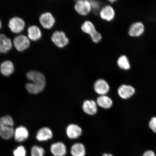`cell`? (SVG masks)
Wrapping results in <instances>:
<instances>
[{
  "mask_svg": "<svg viewBox=\"0 0 156 156\" xmlns=\"http://www.w3.org/2000/svg\"><path fill=\"white\" fill-rule=\"evenodd\" d=\"M27 77L32 82L26 84V89L29 93L37 94L44 90L46 85V80L43 74L37 71H31L27 73Z\"/></svg>",
  "mask_w": 156,
  "mask_h": 156,
  "instance_id": "1",
  "label": "cell"
},
{
  "mask_svg": "<svg viewBox=\"0 0 156 156\" xmlns=\"http://www.w3.org/2000/svg\"><path fill=\"white\" fill-rule=\"evenodd\" d=\"M13 125L14 123L11 116L7 115L0 118V136L3 139L9 140L14 135Z\"/></svg>",
  "mask_w": 156,
  "mask_h": 156,
  "instance_id": "2",
  "label": "cell"
},
{
  "mask_svg": "<svg viewBox=\"0 0 156 156\" xmlns=\"http://www.w3.org/2000/svg\"><path fill=\"white\" fill-rule=\"evenodd\" d=\"M81 29L83 33L90 36L92 41L94 43H98L102 40V35L98 32L94 24L91 21L85 20L82 24Z\"/></svg>",
  "mask_w": 156,
  "mask_h": 156,
  "instance_id": "3",
  "label": "cell"
},
{
  "mask_svg": "<svg viewBox=\"0 0 156 156\" xmlns=\"http://www.w3.org/2000/svg\"><path fill=\"white\" fill-rule=\"evenodd\" d=\"M51 40L56 47L63 48L69 44V40L66 33L62 30H55L52 34Z\"/></svg>",
  "mask_w": 156,
  "mask_h": 156,
  "instance_id": "4",
  "label": "cell"
},
{
  "mask_svg": "<svg viewBox=\"0 0 156 156\" xmlns=\"http://www.w3.org/2000/svg\"><path fill=\"white\" fill-rule=\"evenodd\" d=\"M74 8L76 12L82 16H87L91 12L89 0H75Z\"/></svg>",
  "mask_w": 156,
  "mask_h": 156,
  "instance_id": "5",
  "label": "cell"
},
{
  "mask_svg": "<svg viewBox=\"0 0 156 156\" xmlns=\"http://www.w3.org/2000/svg\"><path fill=\"white\" fill-rule=\"evenodd\" d=\"M116 15L115 10L112 6L108 3L106 4L103 6L99 15L103 20L107 22H111L115 18Z\"/></svg>",
  "mask_w": 156,
  "mask_h": 156,
  "instance_id": "6",
  "label": "cell"
},
{
  "mask_svg": "<svg viewBox=\"0 0 156 156\" xmlns=\"http://www.w3.org/2000/svg\"><path fill=\"white\" fill-rule=\"evenodd\" d=\"M39 21L43 28L47 30L53 28L56 23V20L53 15L48 11L41 15Z\"/></svg>",
  "mask_w": 156,
  "mask_h": 156,
  "instance_id": "7",
  "label": "cell"
},
{
  "mask_svg": "<svg viewBox=\"0 0 156 156\" xmlns=\"http://www.w3.org/2000/svg\"><path fill=\"white\" fill-rule=\"evenodd\" d=\"M94 89L98 94L106 95L110 90V86L107 81L104 79H99L94 84Z\"/></svg>",
  "mask_w": 156,
  "mask_h": 156,
  "instance_id": "8",
  "label": "cell"
},
{
  "mask_svg": "<svg viewBox=\"0 0 156 156\" xmlns=\"http://www.w3.org/2000/svg\"><path fill=\"white\" fill-rule=\"evenodd\" d=\"M145 26L143 23L137 21L133 23L129 28L128 34L132 37H138L144 34Z\"/></svg>",
  "mask_w": 156,
  "mask_h": 156,
  "instance_id": "9",
  "label": "cell"
},
{
  "mask_svg": "<svg viewBox=\"0 0 156 156\" xmlns=\"http://www.w3.org/2000/svg\"><path fill=\"white\" fill-rule=\"evenodd\" d=\"M118 93L121 98L126 100L130 98L135 94L136 90L132 85L124 84L119 87Z\"/></svg>",
  "mask_w": 156,
  "mask_h": 156,
  "instance_id": "10",
  "label": "cell"
},
{
  "mask_svg": "<svg viewBox=\"0 0 156 156\" xmlns=\"http://www.w3.org/2000/svg\"><path fill=\"white\" fill-rule=\"evenodd\" d=\"M13 44L17 50L19 51H22L29 47L30 42L26 36L20 35L15 37L13 40Z\"/></svg>",
  "mask_w": 156,
  "mask_h": 156,
  "instance_id": "11",
  "label": "cell"
},
{
  "mask_svg": "<svg viewBox=\"0 0 156 156\" xmlns=\"http://www.w3.org/2000/svg\"><path fill=\"white\" fill-rule=\"evenodd\" d=\"M9 26L12 32L17 34L24 30L25 24L22 19L15 17L9 20Z\"/></svg>",
  "mask_w": 156,
  "mask_h": 156,
  "instance_id": "12",
  "label": "cell"
},
{
  "mask_svg": "<svg viewBox=\"0 0 156 156\" xmlns=\"http://www.w3.org/2000/svg\"><path fill=\"white\" fill-rule=\"evenodd\" d=\"M82 133L81 128L77 124H70L66 129V134L70 139H77L81 135Z\"/></svg>",
  "mask_w": 156,
  "mask_h": 156,
  "instance_id": "13",
  "label": "cell"
},
{
  "mask_svg": "<svg viewBox=\"0 0 156 156\" xmlns=\"http://www.w3.org/2000/svg\"><path fill=\"white\" fill-rule=\"evenodd\" d=\"M50 151L54 156H64L67 153L66 146L63 142H60L52 144Z\"/></svg>",
  "mask_w": 156,
  "mask_h": 156,
  "instance_id": "14",
  "label": "cell"
},
{
  "mask_svg": "<svg viewBox=\"0 0 156 156\" xmlns=\"http://www.w3.org/2000/svg\"><path fill=\"white\" fill-rule=\"evenodd\" d=\"M82 108L86 114L93 115L97 112V104L93 100H86L83 102Z\"/></svg>",
  "mask_w": 156,
  "mask_h": 156,
  "instance_id": "15",
  "label": "cell"
},
{
  "mask_svg": "<svg viewBox=\"0 0 156 156\" xmlns=\"http://www.w3.org/2000/svg\"><path fill=\"white\" fill-rule=\"evenodd\" d=\"M53 136V133L49 128L44 127L40 129L37 133V139L40 141H48L51 139Z\"/></svg>",
  "mask_w": 156,
  "mask_h": 156,
  "instance_id": "16",
  "label": "cell"
},
{
  "mask_svg": "<svg viewBox=\"0 0 156 156\" xmlns=\"http://www.w3.org/2000/svg\"><path fill=\"white\" fill-rule=\"evenodd\" d=\"M12 47L11 40L5 34H0V53H5Z\"/></svg>",
  "mask_w": 156,
  "mask_h": 156,
  "instance_id": "17",
  "label": "cell"
},
{
  "mask_svg": "<svg viewBox=\"0 0 156 156\" xmlns=\"http://www.w3.org/2000/svg\"><path fill=\"white\" fill-rule=\"evenodd\" d=\"M28 37L29 39L33 41L40 40L42 36L41 31L36 25H32L28 29Z\"/></svg>",
  "mask_w": 156,
  "mask_h": 156,
  "instance_id": "18",
  "label": "cell"
},
{
  "mask_svg": "<svg viewBox=\"0 0 156 156\" xmlns=\"http://www.w3.org/2000/svg\"><path fill=\"white\" fill-rule=\"evenodd\" d=\"M14 134L16 141L21 142L24 141L28 138L29 133L26 128L24 126H20L16 129Z\"/></svg>",
  "mask_w": 156,
  "mask_h": 156,
  "instance_id": "19",
  "label": "cell"
},
{
  "mask_svg": "<svg viewBox=\"0 0 156 156\" xmlns=\"http://www.w3.org/2000/svg\"><path fill=\"white\" fill-rule=\"evenodd\" d=\"M96 103L99 106L106 109L111 108L113 103L112 99L106 95H100L98 97Z\"/></svg>",
  "mask_w": 156,
  "mask_h": 156,
  "instance_id": "20",
  "label": "cell"
},
{
  "mask_svg": "<svg viewBox=\"0 0 156 156\" xmlns=\"http://www.w3.org/2000/svg\"><path fill=\"white\" fill-rule=\"evenodd\" d=\"M13 63L9 60H6L2 63L1 65V73L3 75L9 76L14 71Z\"/></svg>",
  "mask_w": 156,
  "mask_h": 156,
  "instance_id": "21",
  "label": "cell"
},
{
  "mask_svg": "<svg viewBox=\"0 0 156 156\" xmlns=\"http://www.w3.org/2000/svg\"><path fill=\"white\" fill-rule=\"evenodd\" d=\"M71 153L73 156H85L86 150L84 145L80 143L73 144L71 148Z\"/></svg>",
  "mask_w": 156,
  "mask_h": 156,
  "instance_id": "22",
  "label": "cell"
},
{
  "mask_svg": "<svg viewBox=\"0 0 156 156\" xmlns=\"http://www.w3.org/2000/svg\"><path fill=\"white\" fill-rule=\"evenodd\" d=\"M117 65L120 69L128 71L131 68L129 59L126 56L123 55L119 57L117 60Z\"/></svg>",
  "mask_w": 156,
  "mask_h": 156,
  "instance_id": "23",
  "label": "cell"
},
{
  "mask_svg": "<svg viewBox=\"0 0 156 156\" xmlns=\"http://www.w3.org/2000/svg\"><path fill=\"white\" fill-rule=\"evenodd\" d=\"M91 7V12L94 15L99 16L101 10L106 4L104 1L99 0H89Z\"/></svg>",
  "mask_w": 156,
  "mask_h": 156,
  "instance_id": "24",
  "label": "cell"
},
{
  "mask_svg": "<svg viewBox=\"0 0 156 156\" xmlns=\"http://www.w3.org/2000/svg\"><path fill=\"white\" fill-rule=\"evenodd\" d=\"M44 150L42 147L34 146L31 149V156H44Z\"/></svg>",
  "mask_w": 156,
  "mask_h": 156,
  "instance_id": "25",
  "label": "cell"
},
{
  "mask_svg": "<svg viewBox=\"0 0 156 156\" xmlns=\"http://www.w3.org/2000/svg\"><path fill=\"white\" fill-rule=\"evenodd\" d=\"M26 150L23 146H18L13 151L14 156H26Z\"/></svg>",
  "mask_w": 156,
  "mask_h": 156,
  "instance_id": "26",
  "label": "cell"
},
{
  "mask_svg": "<svg viewBox=\"0 0 156 156\" xmlns=\"http://www.w3.org/2000/svg\"><path fill=\"white\" fill-rule=\"evenodd\" d=\"M149 126L151 130L156 133V117H153L151 118L149 123Z\"/></svg>",
  "mask_w": 156,
  "mask_h": 156,
  "instance_id": "27",
  "label": "cell"
},
{
  "mask_svg": "<svg viewBox=\"0 0 156 156\" xmlns=\"http://www.w3.org/2000/svg\"><path fill=\"white\" fill-rule=\"evenodd\" d=\"M142 156H155V154L151 150H149L146 151Z\"/></svg>",
  "mask_w": 156,
  "mask_h": 156,
  "instance_id": "28",
  "label": "cell"
},
{
  "mask_svg": "<svg viewBox=\"0 0 156 156\" xmlns=\"http://www.w3.org/2000/svg\"><path fill=\"white\" fill-rule=\"evenodd\" d=\"M102 156H114L112 154H107V153H105L103 154V155Z\"/></svg>",
  "mask_w": 156,
  "mask_h": 156,
  "instance_id": "29",
  "label": "cell"
},
{
  "mask_svg": "<svg viewBox=\"0 0 156 156\" xmlns=\"http://www.w3.org/2000/svg\"><path fill=\"white\" fill-rule=\"evenodd\" d=\"M1 26H2L1 23V20H0V29L1 28Z\"/></svg>",
  "mask_w": 156,
  "mask_h": 156,
  "instance_id": "30",
  "label": "cell"
}]
</instances>
